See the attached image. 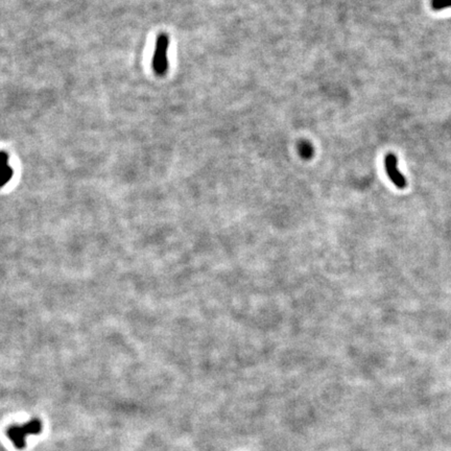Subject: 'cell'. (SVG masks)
Wrapping results in <instances>:
<instances>
[{
  "label": "cell",
  "mask_w": 451,
  "mask_h": 451,
  "mask_svg": "<svg viewBox=\"0 0 451 451\" xmlns=\"http://www.w3.org/2000/svg\"><path fill=\"white\" fill-rule=\"evenodd\" d=\"M43 426L39 419H34L23 425H12L7 428L6 436L11 439L13 444L18 449H23L26 446V438L30 435H39Z\"/></svg>",
  "instance_id": "obj_1"
},
{
  "label": "cell",
  "mask_w": 451,
  "mask_h": 451,
  "mask_svg": "<svg viewBox=\"0 0 451 451\" xmlns=\"http://www.w3.org/2000/svg\"><path fill=\"white\" fill-rule=\"evenodd\" d=\"M169 38L166 34H160L156 41L155 53L153 58V69L157 76H164L168 70V52Z\"/></svg>",
  "instance_id": "obj_2"
},
{
  "label": "cell",
  "mask_w": 451,
  "mask_h": 451,
  "mask_svg": "<svg viewBox=\"0 0 451 451\" xmlns=\"http://www.w3.org/2000/svg\"><path fill=\"white\" fill-rule=\"evenodd\" d=\"M384 168L388 177L396 187L399 189L407 187V179L404 178L402 172L399 170L398 160L394 154H388L385 156Z\"/></svg>",
  "instance_id": "obj_3"
},
{
  "label": "cell",
  "mask_w": 451,
  "mask_h": 451,
  "mask_svg": "<svg viewBox=\"0 0 451 451\" xmlns=\"http://www.w3.org/2000/svg\"><path fill=\"white\" fill-rule=\"evenodd\" d=\"M298 152L301 157L304 160H309L315 154V149L312 144L307 140H302L298 144Z\"/></svg>",
  "instance_id": "obj_4"
},
{
  "label": "cell",
  "mask_w": 451,
  "mask_h": 451,
  "mask_svg": "<svg viewBox=\"0 0 451 451\" xmlns=\"http://www.w3.org/2000/svg\"><path fill=\"white\" fill-rule=\"evenodd\" d=\"M13 177V169L10 165L0 168V187L4 186L5 184L10 181Z\"/></svg>",
  "instance_id": "obj_5"
},
{
  "label": "cell",
  "mask_w": 451,
  "mask_h": 451,
  "mask_svg": "<svg viewBox=\"0 0 451 451\" xmlns=\"http://www.w3.org/2000/svg\"><path fill=\"white\" fill-rule=\"evenodd\" d=\"M430 5L434 11H442L451 7V0H431Z\"/></svg>",
  "instance_id": "obj_6"
},
{
  "label": "cell",
  "mask_w": 451,
  "mask_h": 451,
  "mask_svg": "<svg viewBox=\"0 0 451 451\" xmlns=\"http://www.w3.org/2000/svg\"><path fill=\"white\" fill-rule=\"evenodd\" d=\"M8 165V156L5 152H0V168Z\"/></svg>",
  "instance_id": "obj_7"
}]
</instances>
